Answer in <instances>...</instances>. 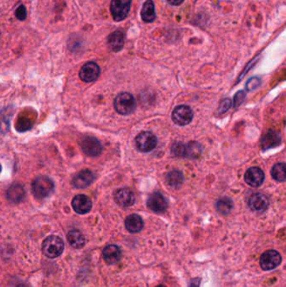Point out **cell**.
Returning a JSON list of instances; mask_svg holds the SVG:
<instances>
[{"label":"cell","instance_id":"6da1fadb","mask_svg":"<svg viewBox=\"0 0 286 287\" xmlns=\"http://www.w3.org/2000/svg\"><path fill=\"white\" fill-rule=\"evenodd\" d=\"M65 244L60 237L51 235L47 237L42 244V251L45 256L51 259L59 257L62 254Z\"/></svg>","mask_w":286,"mask_h":287},{"label":"cell","instance_id":"7a4b0ae2","mask_svg":"<svg viewBox=\"0 0 286 287\" xmlns=\"http://www.w3.org/2000/svg\"><path fill=\"white\" fill-rule=\"evenodd\" d=\"M54 185L53 181L49 177L41 176L36 177L32 183V191L33 194L37 198H48L53 193Z\"/></svg>","mask_w":286,"mask_h":287},{"label":"cell","instance_id":"3957f363","mask_svg":"<svg viewBox=\"0 0 286 287\" xmlns=\"http://www.w3.org/2000/svg\"><path fill=\"white\" fill-rule=\"evenodd\" d=\"M136 108L134 97L128 93H121L114 99V108L121 115L132 114Z\"/></svg>","mask_w":286,"mask_h":287},{"label":"cell","instance_id":"277c9868","mask_svg":"<svg viewBox=\"0 0 286 287\" xmlns=\"http://www.w3.org/2000/svg\"><path fill=\"white\" fill-rule=\"evenodd\" d=\"M157 138L149 131L141 132L135 139V145L141 152H150L157 145Z\"/></svg>","mask_w":286,"mask_h":287},{"label":"cell","instance_id":"5b68a950","mask_svg":"<svg viewBox=\"0 0 286 287\" xmlns=\"http://www.w3.org/2000/svg\"><path fill=\"white\" fill-rule=\"evenodd\" d=\"M132 0H111L110 11L113 20L121 21L128 16Z\"/></svg>","mask_w":286,"mask_h":287},{"label":"cell","instance_id":"8992f818","mask_svg":"<svg viewBox=\"0 0 286 287\" xmlns=\"http://www.w3.org/2000/svg\"><path fill=\"white\" fill-rule=\"evenodd\" d=\"M282 261L281 254L276 250L269 249L264 252L260 257V266L264 270H272L277 268Z\"/></svg>","mask_w":286,"mask_h":287},{"label":"cell","instance_id":"52a82bcc","mask_svg":"<svg viewBox=\"0 0 286 287\" xmlns=\"http://www.w3.org/2000/svg\"><path fill=\"white\" fill-rule=\"evenodd\" d=\"M193 119V112L186 105L177 106L172 112V120L174 123L179 126L187 125Z\"/></svg>","mask_w":286,"mask_h":287},{"label":"cell","instance_id":"ba28073f","mask_svg":"<svg viewBox=\"0 0 286 287\" xmlns=\"http://www.w3.org/2000/svg\"><path fill=\"white\" fill-rule=\"evenodd\" d=\"M100 74V67L97 63L89 62L82 66L79 77L85 82H92L98 79Z\"/></svg>","mask_w":286,"mask_h":287},{"label":"cell","instance_id":"9c48e42d","mask_svg":"<svg viewBox=\"0 0 286 287\" xmlns=\"http://www.w3.org/2000/svg\"><path fill=\"white\" fill-rule=\"evenodd\" d=\"M81 147L82 151L87 156H93V157L99 156L102 150L101 143L99 142V140L91 136L84 138L81 143Z\"/></svg>","mask_w":286,"mask_h":287},{"label":"cell","instance_id":"30bf717a","mask_svg":"<svg viewBox=\"0 0 286 287\" xmlns=\"http://www.w3.org/2000/svg\"><path fill=\"white\" fill-rule=\"evenodd\" d=\"M72 207L78 214H86L89 212L93 207V203L89 197L86 195L79 194L75 196L72 199Z\"/></svg>","mask_w":286,"mask_h":287},{"label":"cell","instance_id":"8fae6325","mask_svg":"<svg viewBox=\"0 0 286 287\" xmlns=\"http://www.w3.org/2000/svg\"><path fill=\"white\" fill-rule=\"evenodd\" d=\"M147 206L149 209L152 210L153 212L161 213L167 209L168 204L163 195L160 192H155L152 195H150L148 198Z\"/></svg>","mask_w":286,"mask_h":287},{"label":"cell","instance_id":"7c38bea8","mask_svg":"<svg viewBox=\"0 0 286 287\" xmlns=\"http://www.w3.org/2000/svg\"><path fill=\"white\" fill-rule=\"evenodd\" d=\"M268 198L260 192L253 193L248 199V206L254 212H265L268 208Z\"/></svg>","mask_w":286,"mask_h":287},{"label":"cell","instance_id":"4fadbf2b","mask_svg":"<svg viewBox=\"0 0 286 287\" xmlns=\"http://www.w3.org/2000/svg\"><path fill=\"white\" fill-rule=\"evenodd\" d=\"M245 182L253 187H259L265 181V173L259 167H251L245 175Z\"/></svg>","mask_w":286,"mask_h":287},{"label":"cell","instance_id":"5bb4252c","mask_svg":"<svg viewBox=\"0 0 286 287\" xmlns=\"http://www.w3.org/2000/svg\"><path fill=\"white\" fill-rule=\"evenodd\" d=\"M95 179L93 171L90 170H83L78 172L73 178V185L77 188H86L91 185Z\"/></svg>","mask_w":286,"mask_h":287},{"label":"cell","instance_id":"9a60e30c","mask_svg":"<svg viewBox=\"0 0 286 287\" xmlns=\"http://www.w3.org/2000/svg\"><path fill=\"white\" fill-rule=\"evenodd\" d=\"M114 199L117 204L123 207L133 206L135 203V197L133 191L128 188L120 189L117 191Z\"/></svg>","mask_w":286,"mask_h":287},{"label":"cell","instance_id":"2e32d148","mask_svg":"<svg viewBox=\"0 0 286 287\" xmlns=\"http://www.w3.org/2000/svg\"><path fill=\"white\" fill-rule=\"evenodd\" d=\"M102 256L107 265H114L120 261L122 256V253L119 246L110 245L105 247L102 251Z\"/></svg>","mask_w":286,"mask_h":287},{"label":"cell","instance_id":"e0dca14e","mask_svg":"<svg viewBox=\"0 0 286 287\" xmlns=\"http://www.w3.org/2000/svg\"><path fill=\"white\" fill-rule=\"evenodd\" d=\"M124 225L129 233H139L143 229V219L138 214H131L126 218Z\"/></svg>","mask_w":286,"mask_h":287},{"label":"cell","instance_id":"ac0fdd59","mask_svg":"<svg viewBox=\"0 0 286 287\" xmlns=\"http://www.w3.org/2000/svg\"><path fill=\"white\" fill-rule=\"evenodd\" d=\"M108 46L113 51H119L122 49L124 44V37L122 31L116 30L108 36Z\"/></svg>","mask_w":286,"mask_h":287},{"label":"cell","instance_id":"d6986e66","mask_svg":"<svg viewBox=\"0 0 286 287\" xmlns=\"http://www.w3.org/2000/svg\"><path fill=\"white\" fill-rule=\"evenodd\" d=\"M67 240L70 246L74 248H82L85 246V237L78 229H72L67 233Z\"/></svg>","mask_w":286,"mask_h":287},{"label":"cell","instance_id":"ffe728a7","mask_svg":"<svg viewBox=\"0 0 286 287\" xmlns=\"http://www.w3.org/2000/svg\"><path fill=\"white\" fill-rule=\"evenodd\" d=\"M24 189L19 184H14L7 191V198L12 203H20L24 198Z\"/></svg>","mask_w":286,"mask_h":287},{"label":"cell","instance_id":"44dd1931","mask_svg":"<svg viewBox=\"0 0 286 287\" xmlns=\"http://www.w3.org/2000/svg\"><path fill=\"white\" fill-rule=\"evenodd\" d=\"M141 17L146 23H150L155 20V4L152 0H147L146 2L143 3V8L141 10Z\"/></svg>","mask_w":286,"mask_h":287},{"label":"cell","instance_id":"7402d4cb","mask_svg":"<svg viewBox=\"0 0 286 287\" xmlns=\"http://www.w3.org/2000/svg\"><path fill=\"white\" fill-rule=\"evenodd\" d=\"M280 142L281 137L277 132L269 131L263 139L262 146L264 149H270L279 145Z\"/></svg>","mask_w":286,"mask_h":287},{"label":"cell","instance_id":"603a6c76","mask_svg":"<svg viewBox=\"0 0 286 287\" xmlns=\"http://www.w3.org/2000/svg\"><path fill=\"white\" fill-rule=\"evenodd\" d=\"M184 182V177L179 171H171L166 177V183L172 188H179Z\"/></svg>","mask_w":286,"mask_h":287},{"label":"cell","instance_id":"cb8c5ba5","mask_svg":"<svg viewBox=\"0 0 286 287\" xmlns=\"http://www.w3.org/2000/svg\"><path fill=\"white\" fill-rule=\"evenodd\" d=\"M217 210L221 214L227 215L229 214L233 207V201L231 200L229 198H222L218 199L217 202Z\"/></svg>","mask_w":286,"mask_h":287},{"label":"cell","instance_id":"d4e9b609","mask_svg":"<svg viewBox=\"0 0 286 287\" xmlns=\"http://www.w3.org/2000/svg\"><path fill=\"white\" fill-rule=\"evenodd\" d=\"M272 177L275 181L283 183L286 179V167L285 163H278L274 165L271 171Z\"/></svg>","mask_w":286,"mask_h":287},{"label":"cell","instance_id":"484cf974","mask_svg":"<svg viewBox=\"0 0 286 287\" xmlns=\"http://www.w3.org/2000/svg\"><path fill=\"white\" fill-rule=\"evenodd\" d=\"M203 151V148L201 144L197 142H189L186 144V153H187V157L191 158H199Z\"/></svg>","mask_w":286,"mask_h":287},{"label":"cell","instance_id":"4316f807","mask_svg":"<svg viewBox=\"0 0 286 287\" xmlns=\"http://www.w3.org/2000/svg\"><path fill=\"white\" fill-rule=\"evenodd\" d=\"M171 152L174 156L177 157H187V153H186V144L179 142V143H175L173 146L171 148Z\"/></svg>","mask_w":286,"mask_h":287},{"label":"cell","instance_id":"83f0119b","mask_svg":"<svg viewBox=\"0 0 286 287\" xmlns=\"http://www.w3.org/2000/svg\"><path fill=\"white\" fill-rule=\"evenodd\" d=\"M231 106H232V100L230 99H224L221 102L219 108H218V113L220 114L226 113V111L231 108Z\"/></svg>","mask_w":286,"mask_h":287},{"label":"cell","instance_id":"f1b7e54d","mask_svg":"<svg viewBox=\"0 0 286 287\" xmlns=\"http://www.w3.org/2000/svg\"><path fill=\"white\" fill-rule=\"evenodd\" d=\"M15 16L20 20H24L26 19V9L24 5H20L18 7V9H16V11H15Z\"/></svg>","mask_w":286,"mask_h":287},{"label":"cell","instance_id":"f546056e","mask_svg":"<svg viewBox=\"0 0 286 287\" xmlns=\"http://www.w3.org/2000/svg\"><path fill=\"white\" fill-rule=\"evenodd\" d=\"M260 79L258 78H251L249 81L247 82V85H246V88L247 91H252V90L255 89L259 87L260 85Z\"/></svg>","mask_w":286,"mask_h":287},{"label":"cell","instance_id":"4dcf8cb0","mask_svg":"<svg viewBox=\"0 0 286 287\" xmlns=\"http://www.w3.org/2000/svg\"><path fill=\"white\" fill-rule=\"evenodd\" d=\"M245 99V94L244 92H239V93H237V95L234 98V104H235L236 107H238L239 105L241 104Z\"/></svg>","mask_w":286,"mask_h":287},{"label":"cell","instance_id":"1f68e13d","mask_svg":"<svg viewBox=\"0 0 286 287\" xmlns=\"http://www.w3.org/2000/svg\"><path fill=\"white\" fill-rule=\"evenodd\" d=\"M200 284H201V279L197 277V278L191 279L188 287H200Z\"/></svg>","mask_w":286,"mask_h":287},{"label":"cell","instance_id":"d6a6232c","mask_svg":"<svg viewBox=\"0 0 286 287\" xmlns=\"http://www.w3.org/2000/svg\"><path fill=\"white\" fill-rule=\"evenodd\" d=\"M167 1L172 5H180L184 2V0H167Z\"/></svg>","mask_w":286,"mask_h":287},{"label":"cell","instance_id":"836d02e7","mask_svg":"<svg viewBox=\"0 0 286 287\" xmlns=\"http://www.w3.org/2000/svg\"><path fill=\"white\" fill-rule=\"evenodd\" d=\"M28 287V286H27V285L21 284V285H20V286H18V287Z\"/></svg>","mask_w":286,"mask_h":287},{"label":"cell","instance_id":"e575fe53","mask_svg":"<svg viewBox=\"0 0 286 287\" xmlns=\"http://www.w3.org/2000/svg\"><path fill=\"white\" fill-rule=\"evenodd\" d=\"M165 287V286H164V285H159V286H157V287Z\"/></svg>","mask_w":286,"mask_h":287},{"label":"cell","instance_id":"d590c367","mask_svg":"<svg viewBox=\"0 0 286 287\" xmlns=\"http://www.w3.org/2000/svg\"><path fill=\"white\" fill-rule=\"evenodd\" d=\"M1 170H2V166H1V164H0V172H1Z\"/></svg>","mask_w":286,"mask_h":287}]
</instances>
